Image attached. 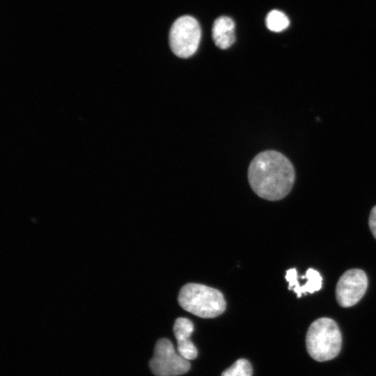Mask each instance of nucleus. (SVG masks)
<instances>
[{"instance_id": "nucleus-3", "label": "nucleus", "mask_w": 376, "mask_h": 376, "mask_svg": "<svg viewBox=\"0 0 376 376\" xmlns=\"http://www.w3.org/2000/svg\"><path fill=\"white\" fill-rule=\"evenodd\" d=\"M342 336L336 322L329 318L315 320L306 336L309 355L315 361H325L335 358L341 348Z\"/></svg>"}, {"instance_id": "nucleus-4", "label": "nucleus", "mask_w": 376, "mask_h": 376, "mask_svg": "<svg viewBox=\"0 0 376 376\" xmlns=\"http://www.w3.org/2000/svg\"><path fill=\"white\" fill-rule=\"evenodd\" d=\"M201 36V27L191 16L178 18L169 31V45L173 53L180 58H189L197 50Z\"/></svg>"}, {"instance_id": "nucleus-7", "label": "nucleus", "mask_w": 376, "mask_h": 376, "mask_svg": "<svg viewBox=\"0 0 376 376\" xmlns=\"http://www.w3.org/2000/svg\"><path fill=\"white\" fill-rule=\"evenodd\" d=\"M194 331V324L185 318H178L173 325V333L178 345V352L187 360L196 358L198 351L190 340Z\"/></svg>"}, {"instance_id": "nucleus-6", "label": "nucleus", "mask_w": 376, "mask_h": 376, "mask_svg": "<svg viewBox=\"0 0 376 376\" xmlns=\"http://www.w3.org/2000/svg\"><path fill=\"white\" fill-rule=\"evenodd\" d=\"M368 288V278L360 269L346 271L340 277L336 288L338 304L345 308L357 304L363 297Z\"/></svg>"}, {"instance_id": "nucleus-12", "label": "nucleus", "mask_w": 376, "mask_h": 376, "mask_svg": "<svg viewBox=\"0 0 376 376\" xmlns=\"http://www.w3.org/2000/svg\"><path fill=\"white\" fill-rule=\"evenodd\" d=\"M368 224L372 234L376 239V205L370 211Z\"/></svg>"}, {"instance_id": "nucleus-8", "label": "nucleus", "mask_w": 376, "mask_h": 376, "mask_svg": "<svg viewBox=\"0 0 376 376\" xmlns=\"http://www.w3.org/2000/svg\"><path fill=\"white\" fill-rule=\"evenodd\" d=\"M235 27L234 21L229 17L221 16L215 19L212 36L217 47L226 49L235 42Z\"/></svg>"}, {"instance_id": "nucleus-2", "label": "nucleus", "mask_w": 376, "mask_h": 376, "mask_svg": "<svg viewBox=\"0 0 376 376\" xmlns=\"http://www.w3.org/2000/svg\"><path fill=\"white\" fill-rule=\"evenodd\" d=\"M178 301L184 310L202 318H216L226 308V300L219 290L195 283L182 287Z\"/></svg>"}, {"instance_id": "nucleus-11", "label": "nucleus", "mask_w": 376, "mask_h": 376, "mask_svg": "<svg viewBox=\"0 0 376 376\" xmlns=\"http://www.w3.org/2000/svg\"><path fill=\"white\" fill-rule=\"evenodd\" d=\"M251 363L245 359H237L230 367L225 370L221 376H252Z\"/></svg>"}, {"instance_id": "nucleus-5", "label": "nucleus", "mask_w": 376, "mask_h": 376, "mask_svg": "<svg viewBox=\"0 0 376 376\" xmlns=\"http://www.w3.org/2000/svg\"><path fill=\"white\" fill-rule=\"evenodd\" d=\"M149 366L156 376H178L188 372L191 364L176 352L169 339L164 338L157 341Z\"/></svg>"}, {"instance_id": "nucleus-1", "label": "nucleus", "mask_w": 376, "mask_h": 376, "mask_svg": "<svg viewBox=\"0 0 376 376\" xmlns=\"http://www.w3.org/2000/svg\"><path fill=\"white\" fill-rule=\"evenodd\" d=\"M295 178V169L282 153L266 150L251 162L248 180L252 190L260 198L278 201L290 191Z\"/></svg>"}, {"instance_id": "nucleus-10", "label": "nucleus", "mask_w": 376, "mask_h": 376, "mask_svg": "<svg viewBox=\"0 0 376 376\" xmlns=\"http://www.w3.org/2000/svg\"><path fill=\"white\" fill-rule=\"evenodd\" d=\"M265 22L267 27L274 32L282 31L289 26L288 17L277 10H273L267 14Z\"/></svg>"}, {"instance_id": "nucleus-9", "label": "nucleus", "mask_w": 376, "mask_h": 376, "mask_svg": "<svg viewBox=\"0 0 376 376\" xmlns=\"http://www.w3.org/2000/svg\"><path fill=\"white\" fill-rule=\"evenodd\" d=\"M305 276L306 279V284L299 288L297 293V297H301L308 292L312 294L320 290L322 288V278L317 270L313 268L308 269Z\"/></svg>"}]
</instances>
